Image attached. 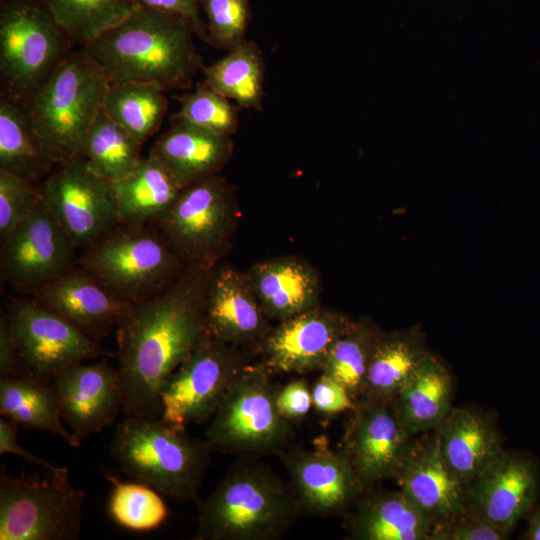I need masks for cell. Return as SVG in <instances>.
Segmentation results:
<instances>
[{
  "label": "cell",
  "mask_w": 540,
  "mask_h": 540,
  "mask_svg": "<svg viewBox=\"0 0 540 540\" xmlns=\"http://www.w3.org/2000/svg\"><path fill=\"white\" fill-rule=\"evenodd\" d=\"M77 267L131 304L162 292L185 269L158 226L122 223L83 249Z\"/></svg>",
  "instance_id": "obj_6"
},
{
  "label": "cell",
  "mask_w": 540,
  "mask_h": 540,
  "mask_svg": "<svg viewBox=\"0 0 540 540\" xmlns=\"http://www.w3.org/2000/svg\"><path fill=\"white\" fill-rule=\"evenodd\" d=\"M302 510L315 516L340 513L364 491L342 449L326 444L283 455Z\"/></svg>",
  "instance_id": "obj_20"
},
{
  "label": "cell",
  "mask_w": 540,
  "mask_h": 540,
  "mask_svg": "<svg viewBox=\"0 0 540 540\" xmlns=\"http://www.w3.org/2000/svg\"><path fill=\"white\" fill-rule=\"evenodd\" d=\"M0 413L26 429L55 434L73 448L81 445L62 423L60 399L53 383L29 376L0 378Z\"/></svg>",
  "instance_id": "obj_30"
},
{
  "label": "cell",
  "mask_w": 540,
  "mask_h": 540,
  "mask_svg": "<svg viewBox=\"0 0 540 540\" xmlns=\"http://www.w3.org/2000/svg\"><path fill=\"white\" fill-rule=\"evenodd\" d=\"M17 424L13 421L1 417L0 418V455L3 456L6 453L14 454L20 458H23L29 462H32L47 471H59L63 467L53 465L42 458L37 457L25 448L20 446L17 442Z\"/></svg>",
  "instance_id": "obj_45"
},
{
  "label": "cell",
  "mask_w": 540,
  "mask_h": 540,
  "mask_svg": "<svg viewBox=\"0 0 540 540\" xmlns=\"http://www.w3.org/2000/svg\"><path fill=\"white\" fill-rule=\"evenodd\" d=\"M394 479L433 528L467 513L465 485L446 466L435 430L414 440ZM432 528V529H433Z\"/></svg>",
  "instance_id": "obj_19"
},
{
  "label": "cell",
  "mask_w": 540,
  "mask_h": 540,
  "mask_svg": "<svg viewBox=\"0 0 540 540\" xmlns=\"http://www.w3.org/2000/svg\"><path fill=\"white\" fill-rule=\"evenodd\" d=\"M40 188L78 251L119 223L113 183L94 173L81 156L57 163Z\"/></svg>",
  "instance_id": "obj_14"
},
{
  "label": "cell",
  "mask_w": 540,
  "mask_h": 540,
  "mask_svg": "<svg viewBox=\"0 0 540 540\" xmlns=\"http://www.w3.org/2000/svg\"><path fill=\"white\" fill-rule=\"evenodd\" d=\"M77 251L43 199L27 219L0 236L1 276L17 292L31 296L75 268Z\"/></svg>",
  "instance_id": "obj_12"
},
{
  "label": "cell",
  "mask_w": 540,
  "mask_h": 540,
  "mask_svg": "<svg viewBox=\"0 0 540 540\" xmlns=\"http://www.w3.org/2000/svg\"><path fill=\"white\" fill-rule=\"evenodd\" d=\"M245 275L269 320L281 322L319 306L320 277L301 258H271L255 264Z\"/></svg>",
  "instance_id": "obj_25"
},
{
  "label": "cell",
  "mask_w": 540,
  "mask_h": 540,
  "mask_svg": "<svg viewBox=\"0 0 540 540\" xmlns=\"http://www.w3.org/2000/svg\"><path fill=\"white\" fill-rule=\"evenodd\" d=\"M215 267V266H214ZM214 267H185L162 292L130 306L117 329L126 416L161 417V391L204 332Z\"/></svg>",
  "instance_id": "obj_1"
},
{
  "label": "cell",
  "mask_w": 540,
  "mask_h": 540,
  "mask_svg": "<svg viewBox=\"0 0 540 540\" xmlns=\"http://www.w3.org/2000/svg\"><path fill=\"white\" fill-rule=\"evenodd\" d=\"M270 373L261 363L247 364L232 381L205 433L213 451L274 453L292 439V422L278 410L280 387Z\"/></svg>",
  "instance_id": "obj_8"
},
{
  "label": "cell",
  "mask_w": 540,
  "mask_h": 540,
  "mask_svg": "<svg viewBox=\"0 0 540 540\" xmlns=\"http://www.w3.org/2000/svg\"><path fill=\"white\" fill-rule=\"evenodd\" d=\"M247 362L244 349L204 331L161 391V418L182 429L210 421Z\"/></svg>",
  "instance_id": "obj_11"
},
{
  "label": "cell",
  "mask_w": 540,
  "mask_h": 540,
  "mask_svg": "<svg viewBox=\"0 0 540 540\" xmlns=\"http://www.w3.org/2000/svg\"><path fill=\"white\" fill-rule=\"evenodd\" d=\"M59 25L85 46L129 17L136 0H44Z\"/></svg>",
  "instance_id": "obj_35"
},
{
  "label": "cell",
  "mask_w": 540,
  "mask_h": 540,
  "mask_svg": "<svg viewBox=\"0 0 540 540\" xmlns=\"http://www.w3.org/2000/svg\"><path fill=\"white\" fill-rule=\"evenodd\" d=\"M521 538L525 540H540V507L531 516L528 527Z\"/></svg>",
  "instance_id": "obj_47"
},
{
  "label": "cell",
  "mask_w": 540,
  "mask_h": 540,
  "mask_svg": "<svg viewBox=\"0 0 540 540\" xmlns=\"http://www.w3.org/2000/svg\"><path fill=\"white\" fill-rule=\"evenodd\" d=\"M112 489L107 502L109 517L120 527L136 532L159 528L167 519L163 496L152 487L135 481L122 482L107 475Z\"/></svg>",
  "instance_id": "obj_37"
},
{
  "label": "cell",
  "mask_w": 540,
  "mask_h": 540,
  "mask_svg": "<svg viewBox=\"0 0 540 540\" xmlns=\"http://www.w3.org/2000/svg\"><path fill=\"white\" fill-rule=\"evenodd\" d=\"M453 377L431 351L393 399V409L406 430L418 435L435 430L452 409Z\"/></svg>",
  "instance_id": "obj_26"
},
{
  "label": "cell",
  "mask_w": 540,
  "mask_h": 540,
  "mask_svg": "<svg viewBox=\"0 0 540 540\" xmlns=\"http://www.w3.org/2000/svg\"><path fill=\"white\" fill-rule=\"evenodd\" d=\"M539 483L533 458L504 449L465 486L467 510L510 533L534 506Z\"/></svg>",
  "instance_id": "obj_16"
},
{
  "label": "cell",
  "mask_w": 540,
  "mask_h": 540,
  "mask_svg": "<svg viewBox=\"0 0 540 540\" xmlns=\"http://www.w3.org/2000/svg\"><path fill=\"white\" fill-rule=\"evenodd\" d=\"M56 164L24 106L0 97V170L38 185Z\"/></svg>",
  "instance_id": "obj_31"
},
{
  "label": "cell",
  "mask_w": 540,
  "mask_h": 540,
  "mask_svg": "<svg viewBox=\"0 0 540 540\" xmlns=\"http://www.w3.org/2000/svg\"><path fill=\"white\" fill-rule=\"evenodd\" d=\"M352 411L342 450L365 490L394 478L415 436L402 425L391 402L359 400Z\"/></svg>",
  "instance_id": "obj_15"
},
{
  "label": "cell",
  "mask_w": 540,
  "mask_h": 540,
  "mask_svg": "<svg viewBox=\"0 0 540 540\" xmlns=\"http://www.w3.org/2000/svg\"><path fill=\"white\" fill-rule=\"evenodd\" d=\"M166 90L156 82L110 83L103 109L141 145L160 128L168 109Z\"/></svg>",
  "instance_id": "obj_33"
},
{
  "label": "cell",
  "mask_w": 540,
  "mask_h": 540,
  "mask_svg": "<svg viewBox=\"0 0 540 540\" xmlns=\"http://www.w3.org/2000/svg\"><path fill=\"white\" fill-rule=\"evenodd\" d=\"M265 68L262 50L247 39L214 63L203 64L201 72L206 83L240 109L262 112Z\"/></svg>",
  "instance_id": "obj_32"
},
{
  "label": "cell",
  "mask_w": 540,
  "mask_h": 540,
  "mask_svg": "<svg viewBox=\"0 0 540 540\" xmlns=\"http://www.w3.org/2000/svg\"><path fill=\"white\" fill-rule=\"evenodd\" d=\"M30 298L96 342L117 329L132 305L112 295L77 266Z\"/></svg>",
  "instance_id": "obj_22"
},
{
  "label": "cell",
  "mask_w": 540,
  "mask_h": 540,
  "mask_svg": "<svg viewBox=\"0 0 540 540\" xmlns=\"http://www.w3.org/2000/svg\"><path fill=\"white\" fill-rule=\"evenodd\" d=\"M238 218L235 188L218 174L183 188L158 227L185 267H214L229 252Z\"/></svg>",
  "instance_id": "obj_9"
},
{
  "label": "cell",
  "mask_w": 540,
  "mask_h": 540,
  "mask_svg": "<svg viewBox=\"0 0 540 540\" xmlns=\"http://www.w3.org/2000/svg\"><path fill=\"white\" fill-rule=\"evenodd\" d=\"M430 519L399 489L361 498L348 521L356 540H429Z\"/></svg>",
  "instance_id": "obj_27"
},
{
  "label": "cell",
  "mask_w": 540,
  "mask_h": 540,
  "mask_svg": "<svg viewBox=\"0 0 540 540\" xmlns=\"http://www.w3.org/2000/svg\"><path fill=\"white\" fill-rule=\"evenodd\" d=\"M74 43L44 0H1L0 97L23 105Z\"/></svg>",
  "instance_id": "obj_7"
},
{
  "label": "cell",
  "mask_w": 540,
  "mask_h": 540,
  "mask_svg": "<svg viewBox=\"0 0 540 540\" xmlns=\"http://www.w3.org/2000/svg\"><path fill=\"white\" fill-rule=\"evenodd\" d=\"M429 352L419 326L381 332L371 355L359 400L392 402Z\"/></svg>",
  "instance_id": "obj_29"
},
{
  "label": "cell",
  "mask_w": 540,
  "mask_h": 540,
  "mask_svg": "<svg viewBox=\"0 0 540 540\" xmlns=\"http://www.w3.org/2000/svg\"><path fill=\"white\" fill-rule=\"evenodd\" d=\"M119 223L155 225L167 217L181 188L154 156L139 160L123 179L113 182Z\"/></svg>",
  "instance_id": "obj_28"
},
{
  "label": "cell",
  "mask_w": 540,
  "mask_h": 540,
  "mask_svg": "<svg viewBox=\"0 0 540 540\" xmlns=\"http://www.w3.org/2000/svg\"><path fill=\"white\" fill-rule=\"evenodd\" d=\"M42 200L40 186L0 170V236L27 219Z\"/></svg>",
  "instance_id": "obj_40"
},
{
  "label": "cell",
  "mask_w": 540,
  "mask_h": 540,
  "mask_svg": "<svg viewBox=\"0 0 540 540\" xmlns=\"http://www.w3.org/2000/svg\"><path fill=\"white\" fill-rule=\"evenodd\" d=\"M23 376L17 347L4 312L0 316V378Z\"/></svg>",
  "instance_id": "obj_46"
},
{
  "label": "cell",
  "mask_w": 540,
  "mask_h": 540,
  "mask_svg": "<svg viewBox=\"0 0 540 540\" xmlns=\"http://www.w3.org/2000/svg\"><path fill=\"white\" fill-rule=\"evenodd\" d=\"M382 331L368 320L354 321L335 343L321 369L341 383L357 402L363 393L369 362Z\"/></svg>",
  "instance_id": "obj_36"
},
{
  "label": "cell",
  "mask_w": 540,
  "mask_h": 540,
  "mask_svg": "<svg viewBox=\"0 0 540 540\" xmlns=\"http://www.w3.org/2000/svg\"><path fill=\"white\" fill-rule=\"evenodd\" d=\"M435 433L446 466L465 486L504 450L494 420L471 407H452Z\"/></svg>",
  "instance_id": "obj_24"
},
{
  "label": "cell",
  "mask_w": 540,
  "mask_h": 540,
  "mask_svg": "<svg viewBox=\"0 0 540 540\" xmlns=\"http://www.w3.org/2000/svg\"><path fill=\"white\" fill-rule=\"evenodd\" d=\"M52 383L60 399L62 419L80 440L112 425L123 411L118 369L106 361L69 366L57 373Z\"/></svg>",
  "instance_id": "obj_18"
},
{
  "label": "cell",
  "mask_w": 540,
  "mask_h": 540,
  "mask_svg": "<svg viewBox=\"0 0 540 540\" xmlns=\"http://www.w3.org/2000/svg\"><path fill=\"white\" fill-rule=\"evenodd\" d=\"M209 45L227 52L247 40L250 0H201Z\"/></svg>",
  "instance_id": "obj_39"
},
{
  "label": "cell",
  "mask_w": 540,
  "mask_h": 540,
  "mask_svg": "<svg viewBox=\"0 0 540 540\" xmlns=\"http://www.w3.org/2000/svg\"><path fill=\"white\" fill-rule=\"evenodd\" d=\"M84 498L66 467L42 479L2 472L0 540H76Z\"/></svg>",
  "instance_id": "obj_10"
},
{
  "label": "cell",
  "mask_w": 540,
  "mask_h": 540,
  "mask_svg": "<svg viewBox=\"0 0 540 540\" xmlns=\"http://www.w3.org/2000/svg\"><path fill=\"white\" fill-rule=\"evenodd\" d=\"M509 533L469 511L456 520L432 529L429 540H505Z\"/></svg>",
  "instance_id": "obj_41"
},
{
  "label": "cell",
  "mask_w": 540,
  "mask_h": 540,
  "mask_svg": "<svg viewBox=\"0 0 540 540\" xmlns=\"http://www.w3.org/2000/svg\"><path fill=\"white\" fill-rule=\"evenodd\" d=\"M234 151L231 136H224L170 116V125L149 154L167 169L181 189L220 174Z\"/></svg>",
  "instance_id": "obj_23"
},
{
  "label": "cell",
  "mask_w": 540,
  "mask_h": 540,
  "mask_svg": "<svg viewBox=\"0 0 540 540\" xmlns=\"http://www.w3.org/2000/svg\"><path fill=\"white\" fill-rule=\"evenodd\" d=\"M245 273L217 264L211 272L204 331L239 348L260 347L272 328Z\"/></svg>",
  "instance_id": "obj_21"
},
{
  "label": "cell",
  "mask_w": 540,
  "mask_h": 540,
  "mask_svg": "<svg viewBox=\"0 0 540 540\" xmlns=\"http://www.w3.org/2000/svg\"><path fill=\"white\" fill-rule=\"evenodd\" d=\"M276 403L287 420H300L313 406L312 392L304 379L293 380L279 388Z\"/></svg>",
  "instance_id": "obj_44"
},
{
  "label": "cell",
  "mask_w": 540,
  "mask_h": 540,
  "mask_svg": "<svg viewBox=\"0 0 540 540\" xmlns=\"http://www.w3.org/2000/svg\"><path fill=\"white\" fill-rule=\"evenodd\" d=\"M212 451L186 429L149 416L125 415L110 443L112 457L129 477L178 502L197 498Z\"/></svg>",
  "instance_id": "obj_4"
},
{
  "label": "cell",
  "mask_w": 540,
  "mask_h": 540,
  "mask_svg": "<svg viewBox=\"0 0 540 540\" xmlns=\"http://www.w3.org/2000/svg\"><path fill=\"white\" fill-rule=\"evenodd\" d=\"M311 392L313 406L326 414L352 410L356 404L341 383L325 374H321Z\"/></svg>",
  "instance_id": "obj_42"
},
{
  "label": "cell",
  "mask_w": 540,
  "mask_h": 540,
  "mask_svg": "<svg viewBox=\"0 0 540 540\" xmlns=\"http://www.w3.org/2000/svg\"><path fill=\"white\" fill-rule=\"evenodd\" d=\"M302 507L291 483L258 462H238L198 502L197 540H272Z\"/></svg>",
  "instance_id": "obj_3"
},
{
  "label": "cell",
  "mask_w": 540,
  "mask_h": 540,
  "mask_svg": "<svg viewBox=\"0 0 540 540\" xmlns=\"http://www.w3.org/2000/svg\"><path fill=\"white\" fill-rule=\"evenodd\" d=\"M194 36L187 20L140 5L83 48L110 83L156 82L167 92H183L204 64Z\"/></svg>",
  "instance_id": "obj_2"
},
{
  "label": "cell",
  "mask_w": 540,
  "mask_h": 540,
  "mask_svg": "<svg viewBox=\"0 0 540 540\" xmlns=\"http://www.w3.org/2000/svg\"><path fill=\"white\" fill-rule=\"evenodd\" d=\"M141 6L187 20L198 39L209 44L201 0H136Z\"/></svg>",
  "instance_id": "obj_43"
},
{
  "label": "cell",
  "mask_w": 540,
  "mask_h": 540,
  "mask_svg": "<svg viewBox=\"0 0 540 540\" xmlns=\"http://www.w3.org/2000/svg\"><path fill=\"white\" fill-rule=\"evenodd\" d=\"M141 144L102 108L85 138L81 157L100 177L116 182L142 158Z\"/></svg>",
  "instance_id": "obj_34"
},
{
  "label": "cell",
  "mask_w": 540,
  "mask_h": 540,
  "mask_svg": "<svg viewBox=\"0 0 540 540\" xmlns=\"http://www.w3.org/2000/svg\"><path fill=\"white\" fill-rule=\"evenodd\" d=\"M109 84L83 48L72 51L23 104L57 163L81 156L88 131L103 108Z\"/></svg>",
  "instance_id": "obj_5"
},
{
  "label": "cell",
  "mask_w": 540,
  "mask_h": 540,
  "mask_svg": "<svg viewBox=\"0 0 540 540\" xmlns=\"http://www.w3.org/2000/svg\"><path fill=\"white\" fill-rule=\"evenodd\" d=\"M173 94L179 103L176 114L187 122L211 132L231 136L239 127L240 108L204 80L193 91Z\"/></svg>",
  "instance_id": "obj_38"
},
{
  "label": "cell",
  "mask_w": 540,
  "mask_h": 540,
  "mask_svg": "<svg viewBox=\"0 0 540 540\" xmlns=\"http://www.w3.org/2000/svg\"><path fill=\"white\" fill-rule=\"evenodd\" d=\"M23 376L52 383L61 370L103 354L99 344L31 298L13 300L4 312Z\"/></svg>",
  "instance_id": "obj_13"
},
{
  "label": "cell",
  "mask_w": 540,
  "mask_h": 540,
  "mask_svg": "<svg viewBox=\"0 0 540 540\" xmlns=\"http://www.w3.org/2000/svg\"><path fill=\"white\" fill-rule=\"evenodd\" d=\"M354 320L320 306L289 317L273 328L259 350L271 373L321 370L335 343Z\"/></svg>",
  "instance_id": "obj_17"
}]
</instances>
